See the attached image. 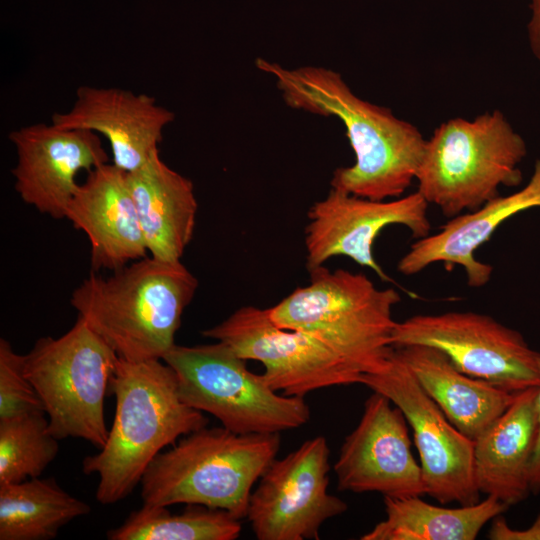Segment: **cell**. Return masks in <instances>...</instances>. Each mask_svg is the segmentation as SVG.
<instances>
[{
	"label": "cell",
	"mask_w": 540,
	"mask_h": 540,
	"mask_svg": "<svg viewBox=\"0 0 540 540\" xmlns=\"http://www.w3.org/2000/svg\"><path fill=\"white\" fill-rule=\"evenodd\" d=\"M256 66L275 79L289 107L335 116L343 123L355 162L333 172L331 188L387 200L401 197L416 180L426 146L416 126L355 95L341 74L332 69L285 68L263 58L256 60Z\"/></svg>",
	"instance_id": "obj_1"
},
{
	"label": "cell",
	"mask_w": 540,
	"mask_h": 540,
	"mask_svg": "<svg viewBox=\"0 0 540 540\" xmlns=\"http://www.w3.org/2000/svg\"><path fill=\"white\" fill-rule=\"evenodd\" d=\"M109 392L116 406L106 443L82 463L84 474L98 476L96 499L103 505L126 498L166 446L208 423L181 400L176 374L162 359L118 357Z\"/></svg>",
	"instance_id": "obj_2"
},
{
	"label": "cell",
	"mask_w": 540,
	"mask_h": 540,
	"mask_svg": "<svg viewBox=\"0 0 540 540\" xmlns=\"http://www.w3.org/2000/svg\"><path fill=\"white\" fill-rule=\"evenodd\" d=\"M198 288L181 261L147 255L103 277L94 271L73 291L72 307L127 361L163 359L175 344Z\"/></svg>",
	"instance_id": "obj_3"
},
{
	"label": "cell",
	"mask_w": 540,
	"mask_h": 540,
	"mask_svg": "<svg viewBox=\"0 0 540 540\" xmlns=\"http://www.w3.org/2000/svg\"><path fill=\"white\" fill-rule=\"evenodd\" d=\"M279 448V433L238 434L204 426L152 460L140 482L143 504H196L242 520L254 484Z\"/></svg>",
	"instance_id": "obj_4"
},
{
	"label": "cell",
	"mask_w": 540,
	"mask_h": 540,
	"mask_svg": "<svg viewBox=\"0 0 540 540\" xmlns=\"http://www.w3.org/2000/svg\"><path fill=\"white\" fill-rule=\"evenodd\" d=\"M308 272L307 285L269 308L272 321L317 339L361 376L381 371L394 349L392 314L400 294L362 273L324 265Z\"/></svg>",
	"instance_id": "obj_5"
},
{
	"label": "cell",
	"mask_w": 540,
	"mask_h": 540,
	"mask_svg": "<svg viewBox=\"0 0 540 540\" xmlns=\"http://www.w3.org/2000/svg\"><path fill=\"white\" fill-rule=\"evenodd\" d=\"M526 154L525 140L499 110L449 119L426 140L417 191L448 218L476 210L501 186L522 183Z\"/></svg>",
	"instance_id": "obj_6"
},
{
	"label": "cell",
	"mask_w": 540,
	"mask_h": 540,
	"mask_svg": "<svg viewBox=\"0 0 540 540\" xmlns=\"http://www.w3.org/2000/svg\"><path fill=\"white\" fill-rule=\"evenodd\" d=\"M118 356L78 316L58 338L42 337L24 355V372L34 386L58 440H86L101 449L108 432L104 399Z\"/></svg>",
	"instance_id": "obj_7"
},
{
	"label": "cell",
	"mask_w": 540,
	"mask_h": 540,
	"mask_svg": "<svg viewBox=\"0 0 540 540\" xmlns=\"http://www.w3.org/2000/svg\"><path fill=\"white\" fill-rule=\"evenodd\" d=\"M162 360L176 374L181 400L232 432L280 434L310 419L304 397L274 391L223 342L175 345Z\"/></svg>",
	"instance_id": "obj_8"
},
{
	"label": "cell",
	"mask_w": 540,
	"mask_h": 540,
	"mask_svg": "<svg viewBox=\"0 0 540 540\" xmlns=\"http://www.w3.org/2000/svg\"><path fill=\"white\" fill-rule=\"evenodd\" d=\"M392 344L439 349L460 371L510 392L540 385L538 352L520 332L486 314L449 311L414 315L396 323Z\"/></svg>",
	"instance_id": "obj_9"
},
{
	"label": "cell",
	"mask_w": 540,
	"mask_h": 540,
	"mask_svg": "<svg viewBox=\"0 0 540 540\" xmlns=\"http://www.w3.org/2000/svg\"><path fill=\"white\" fill-rule=\"evenodd\" d=\"M359 384L386 396L412 428L426 494L440 504L480 501L474 473V441L460 432L419 385L393 349L385 367L363 374Z\"/></svg>",
	"instance_id": "obj_10"
},
{
	"label": "cell",
	"mask_w": 540,
	"mask_h": 540,
	"mask_svg": "<svg viewBox=\"0 0 540 540\" xmlns=\"http://www.w3.org/2000/svg\"><path fill=\"white\" fill-rule=\"evenodd\" d=\"M202 334L225 343L246 361L262 363L266 383L287 396L359 384L361 375L338 354L310 335L278 326L269 308L241 307Z\"/></svg>",
	"instance_id": "obj_11"
},
{
	"label": "cell",
	"mask_w": 540,
	"mask_h": 540,
	"mask_svg": "<svg viewBox=\"0 0 540 540\" xmlns=\"http://www.w3.org/2000/svg\"><path fill=\"white\" fill-rule=\"evenodd\" d=\"M329 457L326 438L316 436L272 461L246 514L258 540L319 539L322 524L347 510L345 501L328 492Z\"/></svg>",
	"instance_id": "obj_12"
},
{
	"label": "cell",
	"mask_w": 540,
	"mask_h": 540,
	"mask_svg": "<svg viewBox=\"0 0 540 540\" xmlns=\"http://www.w3.org/2000/svg\"><path fill=\"white\" fill-rule=\"evenodd\" d=\"M428 205L418 191L391 200H372L331 188L307 214V270L324 265L332 257L345 256L391 282L374 257L375 240L390 225L406 227L415 239L429 235Z\"/></svg>",
	"instance_id": "obj_13"
},
{
	"label": "cell",
	"mask_w": 540,
	"mask_h": 540,
	"mask_svg": "<svg viewBox=\"0 0 540 540\" xmlns=\"http://www.w3.org/2000/svg\"><path fill=\"white\" fill-rule=\"evenodd\" d=\"M403 412L373 392L334 465L340 491L378 492L383 497L426 495L422 469L413 456Z\"/></svg>",
	"instance_id": "obj_14"
},
{
	"label": "cell",
	"mask_w": 540,
	"mask_h": 540,
	"mask_svg": "<svg viewBox=\"0 0 540 540\" xmlns=\"http://www.w3.org/2000/svg\"><path fill=\"white\" fill-rule=\"evenodd\" d=\"M16 150L14 187L26 204L55 219L66 216L77 175L109 162L99 135L86 129L36 123L9 133Z\"/></svg>",
	"instance_id": "obj_15"
},
{
	"label": "cell",
	"mask_w": 540,
	"mask_h": 540,
	"mask_svg": "<svg viewBox=\"0 0 540 540\" xmlns=\"http://www.w3.org/2000/svg\"><path fill=\"white\" fill-rule=\"evenodd\" d=\"M174 118L172 111L147 94L81 86L70 110L54 113L51 122L104 136L110 145L112 164L128 173L140 168L159 150L164 128Z\"/></svg>",
	"instance_id": "obj_16"
},
{
	"label": "cell",
	"mask_w": 540,
	"mask_h": 540,
	"mask_svg": "<svg viewBox=\"0 0 540 540\" xmlns=\"http://www.w3.org/2000/svg\"><path fill=\"white\" fill-rule=\"evenodd\" d=\"M532 208H540V157L523 188L452 217L437 233L416 239L398 261L397 270L410 276L435 263H442L448 271L460 266L468 285L481 288L490 281L493 267L478 260L476 250L489 241L506 220Z\"/></svg>",
	"instance_id": "obj_17"
},
{
	"label": "cell",
	"mask_w": 540,
	"mask_h": 540,
	"mask_svg": "<svg viewBox=\"0 0 540 540\" xmlns=\"http://www.w3.org/2000/svg\"><path fill=\"white\" fill-rule=\"evenodd\" d=\"M90 243L93 271H117L148 255L126 172L106 163L79 184L66 211Z\"/></svg>",
	"instance_id": "obj_18"
},
{
	"label": "cell",
	"mask_w": 540,
	"mask_h": 540,
	"mask_svg": "<svg viewBox=\"0 0 540 540\" xmlns=\"http://www.w3.org/2000/svg\"><path fill=\"white\" fill-rule=\"evenodd\" d=\"M537 387L517 392L506 411L474 440L478 490L509 507L531 494L530 466L538 427Z\"/></svg>",
	"instance_id": "obj_19"
},
{
	"label": "cell",
	"mask_w": 540,
	"mask_h": 540,
	"mask_svg": "<svg viewBox=\"0 0 540 540\" xmlns=\"http://www.w3.org/2000/svg\"><path fill=\"white\" fill-rule=\"evenodd\" d=\"M126 175L148 255L181 261L193 237L198 210L192 181L170 168L159 150Z\"/></svg>",
	"instance_id": "obj_20"
},
{
	"label": "cell",
	"mask_w": 540,
	"mask_h": 540,
	"mask_svg": "<svg viewBox=\"0 0 540 540\" xmlns=\"http://www.w3.org/2000/svg\"><path fill=\"white\" fill-rule=\"evenodd\" d=\"M394 348L449 421L473 441L506 411L517 393L465 374L434 347Z\"/></svg>",
	"instance_id": "obj_21"
},
{
	"label": "cell",
	"mask_w": 540,
	"mask_h": 540,
	"mask_svg": "<svg viewBox=\"0 0 540 540\" xmlns=\"http://www.w3.org/2000/svg\"><path fill=\"white\" fill-rule=\"evenodd\" d=\"M386 518L361 540H474L481 529L508 508L492 496L475 504L448 508L421 496L383 497Z\"/></svg>",
	"instance_id": "obj_22"
},
{
	"label": "cell",
	"mask_w": 540,
	"mask_h": 540,
	"mask_svg": "<svg viewBox=\"0 0 540 540\" xmlns=\"http://www.w3.org/2000/svg\"><path fill=\"white\" fill-rule=\"evenodd\" d=\"M90 510L53 478L0 484V540L52 539L64 525Z\"/></svg>",
	"instance_id": "obj_23"
},
{
	"label": "cell",
	"mask_w": 540,
	"mask_h": 540,
	"mask_svg": "<svg viewBox=\"0 0 540 540\" xmlns=\"http://www.w3.org/2000/svg\"><path fill=\"white\" fill-rule=\"evenodd\" d=\"M241 519L223 509L188 504L171 513L167 506L146 505L132 511L125 521L107 532L109 540H234L241 533Z\"/></svg>",
	"instance_id": "obj_24"
},
{
	"label": "cell",
	"mask_w": 540,
	"mask_h": 540,
	"mask_svg": "<svg viewBox=\"0 0 540 540\" xmlns=\"http://www.w3.org/2000/svg\"><path fill=\"white\" fill-rule=\"evenodd\" d=\"M44 411L0 420V484L39 477L59 451Z\"/></svg>",
	"instance_id": "obj_25"
},
{
	"label": "cell",
	"mask_w": 540,
	"mask_h": 540,
	"mask_svg": "<svg viewBox=\"0 0 540 540\" xmlns=\"http://www.w3.org/2000/svg\"><path fill=\"white\" fill-rule=\"evenodd\" d=\"M44 411L42 402L24 372V355L0 339V420Z\"/></svg>",
	"instance_id": "obj_26"
},
{
	"label": "cell",
	"mask_w": 540,
	"mask_h": 540,
	"mask_svg": "<svg viewBox=\"0 0 540 540\" xmlns=\"http://www.w3.org/2000/svg\"><path fill=\"white\" fill-rule=\"evenodd\" d=\"M487 536L491 540H540V513L524 529L510 527L506 519L499 515L492 520Z\"/></svg>",
	"instance_id": "obj_27"
},
{
	"label": "cell",
	"mask_w": 540,
	"mask_h": 540,
	"mask_svg": "<svg viewBox=\"0 0 540 540\" xmlns=\"http://www.w3.org/2000/svg\"><path fill=\"white\" fill-rule=\"evenodd\" d=\"M537 364L540 373V352L537 354ZM536 405L538 427L534 453L530 466V489L531 493L535 495L540 493V385L537 387Z\"/></svg>",
	"instance_id": "obj_28"
},
{
	"label": "cell",
	"mask_w": 540,
	"mask_h": 540,
	"mask_svg": "<svg viewBox=\"0 0 540 540\" xmlns=\"http://www.w3.org/2000/svg\"><path fill=\"white\" fill-rule=\"evenodd\" d=\"M531 16L527 24L530 49L540 63V0H530Z\"/></svg>",
	"instance_id": "obj_29"
}]
</instances>
